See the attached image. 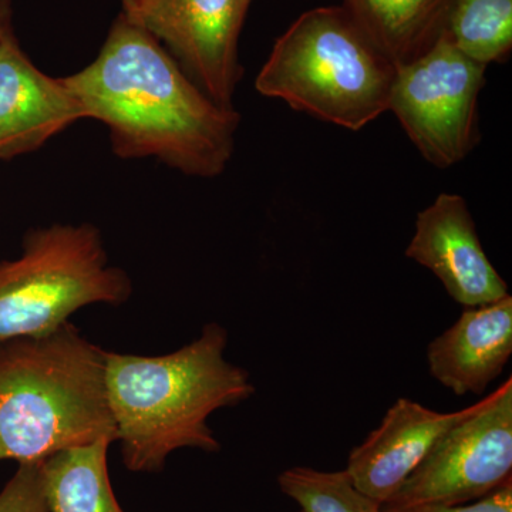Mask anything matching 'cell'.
<instances>
[{
  "label": "cell",
  "mask_w": 512,
  "mask_h": 512,
  "mask_svg": "<svg viewBox=\"0 0 512 512\" xmlns=\"http://www.w3.org/2000/svg\"><path fill=\"white\" fill-rule=\"evenodd\" d=\"M63 82L123 160L156 158L192 177L224 173L238 111L212 101L146 29L121 13L93 63Z\"/></svg>",
  "instance_id": "obj_1"
},
{
  "label": "cell",
  "mask_w": 512,
  "mask_h": 512,
  "mask_svg": "<svg viewBox=\"0 0 512 512\" xmlns=\"http://www.w3.org/2000/svg\"><path fill=\"white\" fill-rule=\"evenodd\" d=\"M227 346V329L208 323L168 355L106 352L107 400L128 471L160 473L181 448L221 450L211 414L255 394L247 370L225 359Z\"/></svg>",
  "instance_id": "obj_2"
},
{
  "label": "cell",
  "mask_w": 512,
  "mask_h": 512,
  "mask_svg": "<svg viewBox=\"0 0 512 512\" xmlns=\"http://www.w3.org/2000/svg\"><path fill=\"white\" fill-rule=\"evenodd\" d=\"M100 439L116 441L106 350L72 322L0 343V461H45Z\"/></svg>",
  "instance_id": "obj_3"
},
{
  "label": "cell",
  "mask_w": 512,
  "mask_h": 512,
  "mask_svg": "<svg viewBox=\"0 0 512 512\" xmlns=\"http://www.w3.org/2000/svg\"><path fill=\"white\" fill-rule=\"evenodd\" d=\"M396 66L348 9L309 10L276 40L255 80L262 96L359 131L389 111Z\"/></svg>",
  "instance_id": "obj_4"
},
{
  "label": "cell",
  "mask_w": 512,
  "mask_h": 512,
  "mask_svg": "<svg viewBox=\"0 0 512 512\" xmlns=\"http://www.w3.org/2000/svg\"><path fill=\"white\" fill-rule=\"evenodd\" d=\"M133 282L111 266L100 229L55 224L30 229L22 255L0 261V343L40 338L70 322L86 306H120Z\"/></svg>",
  "instance_id": "obj_5"
},
{
  "label": "cell",
  "mask_w": 512,
  "mask_h": 512,
  "mask_svg": "<svg viewBox=\"0 0 512 512\" xmlns=\"http://www.w3.org/2000/svg\"><path fill=\"white\" fill-rule=\"evenodd\" d=\"M485 69L444 32L426 53L396 66L389 110L421 156L441 170L463 161L480 140L477 106Z\"/></svg>",
  "instance_id": "obj_6"
},
{
  "label": "cell",
  "mask_w": 512,
  "mask_h": 512,
  "mask_svg": "<svg viewBox=\"0 0 512 512\" xmlns=\"http://www.w3.org/2000/svg\"><path fill=\"white\" fill-rule=\"evenodd\" d=\"M511 480L512 379L508 377L440 437L383 510L467 504Z\"/></svg>",
  "instance_id": "obj_7"
},
{
  "label": "cell",
  "mask_w": 512,
  "mask_h": 512,
  "mask_svg": "<svg viewBox=\"0 0 512 512\" xmlns=\"http://www.w3.org/2000/svg\"><path fill=\"white\" fill-rule=\"evenodd\" d=\"M251 0H143L131 22L156 37L185 74L232 109L242 77L238 40Z\"/></svg>",
  "instance_id": "obj_8"
},
{
  "label": "cell",
  "mask_w": 512,
  "mask_h": 512,
  "mask_svg": "<svg viewBox=\"0 0 512 512\" xmlns=\"http://www.w3.org/2000/svg\"><path fill=\"white\" fill-rule=\"evenodd\" d=\"M406 256L433 272L448 295L464 308L510 295L507 282L484 252L461 195L443 192L419 212Z\"/></svg>",
  "instance_id": "obj_9"
},
{
  "label": "cell",
  "mask_w": 512,
  "mask_h": 512,
  "mask_svg": "<svg viewBox=\"0 0 512 512\" xmlns=\"http://www.w3.org/2000/svg\"><path fill=\"white\" fill-rule=\"evenodd\" d=\"M83 119L72 90L37 69L15 32L0 40V160L33 153Z\"/></svg>",
  "instance_id": "obj_10"
},
{
  "label": "cell",
  "mask_w": 512,
  "mask_h": 512,
  "mask_svg": "<svg viewBox=\"0 0 512 512\" xmlns=\"http://www.w3.org/2000/svg\"><path fill=\"white\" fill-rule=\"evenodd\" d=\"M476 409L441 413L410 399L397 400L382 423L350 451L345 471L357 490L384 504L419 467L448 429Z\"/></svg>",
  "instance_id": "obj_11"
},
{
  "label": "cell",
  "mask_w": 512,
  "mask_h": 512,
  "mask_svg": "<svg viewBox=\"0 0 512 512\" xmlns=\"http://www.w3.org/2000/svg\"><path fill=\"white\" fill-rule=\"evenodd\" d=\"M512 355V298L464 308L427 346L430 375L457 396L483 394Z\"/></svg>",
  "instance_id": "obj_12"
},
{
  "label": "cell",
  "mask_w": 512,
  "mask_h": 512,
  "mask_svg": "<svg viewBox=\"0 0 512 512\" xmlns=\"http://www.w3.org/2000/svg\"><path fill=\"white\" fill-rule=\"evenodd\" d=\"M451 0H345L359 28L394 66L426 53L446 28Z\"/></svg>",
  "instance_id": "obj_13"
},
{
  "label": "cell",
  "mask_w": 512,
  "mask_h": 512,
  "mask_svg": "<svg viewBox=\"0 0 512 512\" xmlns=\"http://www.w3.org/2000/svg\"><path fill=\"white\" fill-rule=\"evenodd\" d=\"M111 444L100 439L43 461L46 512H126L111 487L107 464Z\"/></svg>",
  "instance_id": "obj_14"
},
{
  "label": "cell",
  "mask_w": 512,
  "mask_h": 512,
  "mask_svg": "<svg viewBox=\"0 0 512 512\" xmlns=\"http://www.w3.org/2000/svg\"><path fill=\"white\" fill-rule=\"evenodd\" d=\"M444 33L474 62H505L512 49V0H451Z\"/></svg>",
  "instance_id": "obj_15"
},
{
  "label": "cell",
  "mask_w": 512,
  "mask_h": 512,
  "mask_svg": "<svg viewBox=\"0 0 512 512\" xmlns=\"http://www.w3.org/2000/svg\"><path fill=\"white\" fill-rule=\"evenodd\" d=\"M278 485L302 512H384L382 504L357 490L345 470L292 467L279 474Z\"/></svg>",
  "instance_id": "obj_16"
},
{
  "label": "cell",
  "mask_w": 512,
  "mask_h": 512,
  "mask_svg": "<svg viewBox=\"0 0 512 512\" xmlns=\"http://www.w3.org/2000/svg\"><path fill=\"white\" fill-rule=\"evenodd\" d=\"M0 512H46L43 461L19 464L0 491Z\"/></svg>",
  "instance_id": "obj_17"
},
{
  "label": "cell",
  "mask_w": 512,
  "mask_h": 512,
  "mask_svg": "<svg viewBox=\"0 0 512 512\" xmlns=\"http://www.w3.org/2000/svg\"><path fill=\"white\" fill-rule=\"evenodd\" d=\"M386 512V511H384ZM394 512H512V480L483 498L467 504L417 505Z\"/></svg>",
  "instance_id": "obj_18"
},
{
  "label": "cell",
  "mask_w": 512,
  "mask_h": 512,
  "mask_svg": "<svg viewBox=\"0 0 512 512\" xmlns=\"http://www.w3.org/2000/svg\"><path fill=\"white\" fill-rule=\"evenodd\" d=\"M12 0H0V40L13 32Z\"/></svg>",
  "instance_id": "obj_19"
},
{
  "label": "cell",
  "mask_w": 512,
  "mask_h": 512,
  "mask_svg": "<svg viewBox=\"0 0 512 512\" xmlns=\"http://www.w3.org/2000/svg\"><path fill=\"white\" fill-rule=\"evenodd\" d=\"M120 2L123 5V15L128 19L136 15L141 5V0H120Z\"/></svg>",
  "instance_id": "obj_20"
},
{
  "label": "cell",
  "mask_w": 512,
  "mask_h": 512,
  "mask_svg": "<svg viewBox=\"0 0 512 512\" xmlns=\"http://www.w3.org/2000/svg\"><path fill=\"white\" fill-rule=\"evenodd\" d=\"M141 2H143V0H141Z\"/></svg>",
  "instance_id": "obj_21"
}]
</instances>
